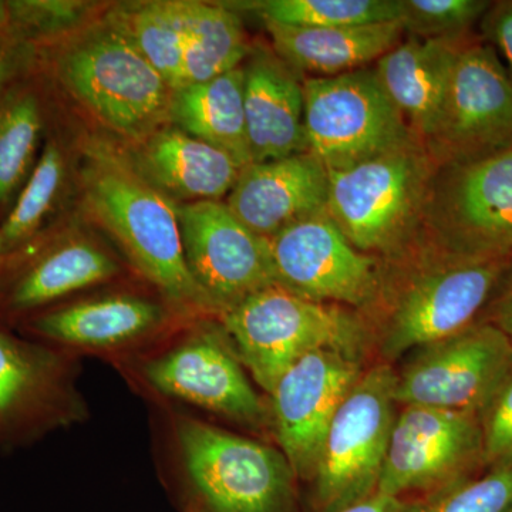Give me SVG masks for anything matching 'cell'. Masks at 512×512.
I'll list each match as a JSON object with an SVG mask.
<instances>
[{
    "mask_svg": "<svg viewBox=\"0 0 512 512\" xmlns=\"http://www.w3.org/2000/svg\"><path fill=\"white\" fill-rule=\"evenodd\" d=\"M242 69L252 163L308 153L303 80L264 46L252 47Z\"/></svg>",
    "mask_w": 512,
    "mask_h": 512,
    "instance_id": "obj_18",
    "label": "cell"
},
{
    "mask_svg": "<svg viewBox=\"0 0 512 512\" xmlns=\"http://www.w3.org/2000/svg\"><path fill=\"white\" fill-rule=\"evenodd\" d=\"M8 33L22 42L74 32L92 16L93 3L79 0H12Z\"/></svg>",
    "mask_w": 512,
    "mask_h": 512,
    "instance_id": "obj_32",
    "label": "cell"
},
{
    "mask_svg": "<svg viewBox=\"0 0 512 512\" xmlns=\"http://www.w3.org/2000/svg\"><path fill=\"white\" fill-rule=\"evenodd\" d=\"M505 512H512V505H511V507H510V508H508V510H507V511H505Z\"/></svg>",
    "mask_w": 512,
    "mask_h": 512,
    "instance_id": "obj_41",
    "label": "cell"
},
{
    "mask_svg": "<svg viewBox=\"0 0 512 512\" xmlns=\"http://www.w3.org/2000/svg\"><path fill=\"white\" fill-rule=\"evenodd\" d=\"M481 30L512 82V0L491 3L481 19Z\"/></svg>",
    "mask_w": 512,
    "mask_h": 512,
    "instance_id": "obj_35",
    "label": "cell"
},
{
    "mask_svg": "<svg viewBox=\"0 0 512 512\" xmlns=\"http://www.w3.org/2000/svg\"><path fill=\"white\" fill-rule=\"evenodd\" d=\"M402 504L403 500L375 493L366 500L350 505V507L343 508L338 512H399Z\"/></svg>",
    "mask_w": 512,
    "mask_h": 512,
    "instance_id": "obj_38",
    "label": "cell"
},
{
    "mask_svg": "<svg viewBox=\"0 0 512 512\" xmlns=\"http://www.w3.org/2000/svg\"><path fill=\"white\" fill-rule=\"evenodd\" d=\"M46 379V359L0 335V417L9 416L32 399Z\"/></svg>",
    "mask_w": 512,
    "mask_h": 512,
    "instance_id": "obj_33",
    "label": "cell"
},
{
    "mask_svg": "<svg viewBox=\"0 0 512 512\" xmlns=\"http://www.w3.org/2000/svg\"><path fill=\"white\" fill-rule=\"evenodd\" d=\"M484 466L512 461V365L480 414Z\"/></svg>",
    "mask_w": 512,
    "mask_h": 512,
    "instance_id": "obj_34",
    "label": "cell"
},
{
    "mask_svg": "<svg viewBox=\"0 0 512 512\" xmlns=\"http://www.w3.org/2000/svg\"><path fill=\"white\" fill-rule=\"evenodd\" d=\"M244 69L173 90L171 126L224 151L242 168L252 163L244 107Z\"/></svg>",
    "mask_w": 512,
    "mask_h": 512,
    "instance_id": "obj_22",
    "label": "cell"
},
{
    "mask_svg": "<svg viewBox=\"0 0 512 512\" xmlns=\"http://www.w3.org/2000/svg\"><path fill=\"white\" fill-rule=\"evenodd\" d=\"M396 402L480 414L512 365V340L485 320L407 353Z\"/></svg>",
    "mask_w": 512,
    "mask_h": 512,
    "instance_id": "obj_10",
    "label": "cell"
},
{
    "mask_svg": "<svg viewBox=\"0 0 512 512\" xmlns=\"http://www.w3.org/2000/svg\"><path fill=\"white\" fill-rule=\"evenodd\" d=\"M329 174L311 153L252 163L229 192V210L258 237L268 239L326 212Z\"/></svg>",
    "mask_w": 512,
    "mask_h": 512,
    "instance_id": "obj_17",
    "label": "cell"
},
{
    "mask_svg": "<svg viewBox=\"0 0 512 512\" xmlns=\"http://www.w3.org/2000/svg\"><path fill=\"white\" fill-rule=\"evenodd\" d=\"M25 43L8 32H0V90L15 76L23 63Z\"/></svg>",
    "mask_w": 512,
    "mask_h": 512,
    "instance_id": "obj_37",
    "label": "cell"
},
{
    "mask_svg": "<svg viewBox=\"0 0 512 512\" xmlns=\"http://www.w3.org/2000/svg\"><path fill=\"white\" fill-rule=\"evenodd\" d=\"M104 20L136 47L171 89L183 87V0L120 3L111 8Z\"/></svg>",
    "mask_w": 512,
    "mask_h": 512,
    "instance_id": "obj_26",
    "label": "cell"
},
{
    "mask_svg": "<svg viewBox=\"0 0 512 512\" xmlns=\"http://www.w3.org/2000/svg\"><path fill=\"white\" fill-rule=\"evenodd\" d=\"M42 110L35 94H10L0 104V207L32 173L42 133Z\"/></svg>",
    "mask_w": 512,
    "mask_h": 512,
    "instance_id": "obj_28",
    "label": "cell"
},
{
    "mask_svg": "<svg viewBox=\"0 0 512 512\" xmlns=\"http://www.w3.org/2000/svg\"><path fill=\"white\" fill-rule=\"evenodd\" d=\"M231 348L222 326L202 329L177 348L148 362L144 376L165 396L258 426L266 417L264 403Z\"/></svg>",
    "mask_w": 512,
    "mask_h": 512,
    "instance_id": "obj_16",
    "label": "cell"
},
{
    "mask_svg": "<svg viewBox=\"0 0 512 512\" xmlns=\"http://www.w3.org/2000/svg\"><path fill=\"white\" fill-rule=\"evenodd\" d=\"M235 5L229 6L252 10L264 22L298 28H345L403 19L402 0H258Z\"/></svg>",
    "mask_w": 512,
    "mask_h": 512,
    "instance_id": "obj_27",
    "label": "cell"
},
{
    "mask_svg": "<svg viewBox=\"0 0 512 512\" xmlns=\"http://www.w3.org/2000/svg\"><path fill=\"white\" fill-rule=\"evenodd\" d=\"M185 261L218 315L279 285L268 239L258 237L225 201L178 204Z\"/></svg>",
    "mask_w": 512,
    "mask_h": 512,
    "instance_id": "obj_13",
    "label": "cell"
},
{
    "mask_svg": "<svg viewBox=\"0 0 512 512\" xmlns=\"http://www.w3.org/2000/svg\"><path fill=\"white\" fill-rule=\"evenodd\" d=\"M177 437L185 468L214 512H289L295 471L281 450L192 419Z\"/></svg>",
    "mask_w": 512,
    "mask_h": 512,
    "instance_id": "obj_9",
    "label": "cell"
},
{
    "mask_svg": "<svg viewBox=\"0 0 512 512\" xmlns=\"http://www.w3.org/2000/svg\"><path fill=\"white\" fill-rule=\"evenodd\" d=\"M127 156L144 180L181 204L222 201L242 170L224 151L168 124L134 143Z\"/></svg>",
    "mask_w": 512,
    "mask_h": 512,
    "instance_id": "obj_20",
    "label": "cell"
},
{
    "mask_svg": "<svg viewBox=\"0 0 512 512\" xmlns=\"http://www.w3.org/2000/svg\"><path fill=\"white\" fill-rule=\"evenodd\" d=\"M396 370H365L330 424L316 470L319 512H338L376 493L399 404Z\"/></svg>",
    "mask_w": 512,
    "mask_h": 512,
    "instance_id": "obj_8",
    "label": "cell"
},
{
    "mask_svg": "<svg viewBox=\"0 0 512 512\" xmlns=\"http://www.w3.org/2000/svg\"><path fill=\"white\" fill-rule=\"evenodd\" d=\"M9 28V9L8 2L0 0V32H8Z\"/></svg>",
    "mask_w": 512,
    "mask_h": 512,
    "instance_id": "obj_39",
    "label": "cell"
},
{
    "mask_svg": "<svg viewBox=\"0 0 512 512\" xmlns=\"http://www.w3.org/2000/svg\"><path fill=\"white\" fill-rule=\"evenodd\" d=\"M264 23L276 56L296 73L308 77H333L366 69L406 36L402 20L345 28Z\"/></svg>",
    "mask_w": 512,
    "mask_h": 512,
    "instance_id": "obj_21",
    "label": "cell"
},
{
    "mask_svg": "<svg viewBox=\"0 0 512 512\" xmlns=\"http://www.w3.org/2000/svg\"><path fill=\"white\" fill-rule=\"evenodd\" d=\"M221 326L252 379L271 394L296 362L320 349L360 353L369 332L359 316L274 285L222 313Z\"/></svg>",
    "mask_w": 512,
    "mask_h": 512,
    "instance_id": "obj_3",
    "label": "cell"
},
{
    "mask_svg": "<svg viewBox=\"0 0 512 512\" xmlns=\"http://www.w3.org/2000/svg\"><path fill=\"white\" fill-rule=\"evenodd\" d=\"M3 254H5V248H3L2 239H0V261H2Z\"/></svg>",
    "mask_w": 512,
    "mask_h": 512,
    "instance_id": "obj_40",
    "label": "cell"
},
{
    "mask_svg": "<svg viewBox=\"0 0 512 512\" xmlns=\"http://www.w3.org/2000/svg\"><path fill=\"white\" fill-rule=\"evenodd\" d=\"M484 312V319L481 320L491 323L512 340V268L505 275Z\"/></svg>",
    "mask_w": 512,
    "mask_h": 512,
    "instance_id": "obj_36",
    "label": "cell"
},
{
    "mask_svg": "<svg viewBox=\"0 0 512 512\" xmlns=\"http://www.w3.org/2000/svg\"><path fill=\"white\" fill-rule=\"evenodd\" d=\"M468 40L407 36L373 66L384 92L424 146L439 130L454 67Z\"/></svg>",
    "mask_w": 512,
    "mask_h": 512,
    "instance_id": "obj_19",
    "label": "cell"
},
{
    "mask_svg": "<svg viewBox=\"0 0 512 512\" xmlns=\"http://www.w3.org/2000/svg\"><path fill=\"white\" fill-rule=\"evenodd\" d=\"M279 286L320 303L365 309L382 291V268L357 251L328 212L313 215L269 241Z\"/></svg>",
    "mask_w": 512,
    "mask_h": 512,
    "instance_id": "obj_12",
    "label": "cell"
},
{
    "mask_svg": "<svg viewBox=\"0 0 512 512\" xmlns=\"http://www.w3.org/2000/svg\"><path fill=\"white\" fill-rule=\"evenodd\" d=\"M421 228L443 254L512 259V144L437 165Z\"/></svg>",
    "mask_w": 512,
    "mask_h": 512,
    "instance_id": "obj_5",
    "label": "cell"
},
{
    "mask_svg": "<svg viewBox=\"0 0 512 512\" xmlns=\"http://www.w3.org/2000/svg\"><path fill=\"white\" fill-rule=\"evenodd\" d=\"M55 69L74 100L133 144L170 123L173 89L107 20L67 42Z\"/></svg>",
    "mask_w": 512,
    "mask_h": 512,
    "instance_id": "obj_2",
    "label": "cell"
},
{
    "mask_svg": "<svg viewBox=\"0 0 512 512\" xmlns=\"http://www.w3.org/2000/svg\"><path fill=\"white\" fill-rule=\"evenodd\" d=\"M512 505V461L490 467L481 477H467L414 501L399 512H505Z\"/></svg>",
    "mask_w": 512,
    "mask_h": 512,
    "instance_id": "obj_30",
    "label": "cell"
},
{
    "mask_svg": "<svg viewBox=\"0 0 512 512\" xmlns=\"http://www.w3.org/2000/svg\"><path fill=\"white\" fill-rule=\"evenodd\" d=\"M484 466L483 431L477 413L402 406L376 493L403 500L431 493Z\"/></svg>",
    "mask_w": 512,
    "mask_h": 512,
    "instance_id": "obj_11",
    "label": "cell"
},
{
    "mask_svg": "<svg viewBox=\"0 0 512 512\" xmlns=\"http://www.w3.org/2000/svg\"><path fill=\"white\" fill-rule=\"evenodd\" d=\"M437 163L417 140L363 163L328 171L326 212L363 254H394L419 231Z\"/></svg>",
    "mask_w": 512,
    "mask_h": 512,
    "instance_id": "obj_4",
    "label": "cell"
},
{
    "mask_svg": "<svg viewBox=\"0 0 512 512\" xmlns=\"http://www.w3.org/2000/svg\"><path fill=\"white\" fill-rule=\"evenodd\" d=\"M184 2V86L238 69L251 53L238 12L221 3Z\"/></svg>",
    "mask_w": 512,
    "mask_h": 512,
    "instance_id": "obj_24",
    "label": "cell"
},
{
    "mask_svg": "<svg viewBox=\"0 0 512 512\" xmlns=\"http://www.w3.org/2000/svg\"><path fill=\"white\" fill-rule=\"evenodd\" d=\"M64 174L66 161L62 150L55 143L47 144L0 228L5 252L28 241L42 227L62 191Z\"/></svg>",
    "mask_w": 512,
    "mask_h": 512,
    "instance_id": "obj_29",
    "label": "cell"
},
{
    "mask_svg": "<svg viewBox=\"0 0 512 512\" xmlns=\"http://www.w3.org/2000/svg\"><path fill=\"white\" fill-rule=\"evenodd\" d=\"M303 97L308 153L328 171L345 170L420 140L384 92L375 67L306 77Z\"/></svg>",
    "mask_w": 512,
    "mask_h": 512,
    "instance_id": "obj_6",
    "label": "cell"
},
{
    "mask_svg": "<svg viewBox=\"0 0 512 512\" xmlns=\"http://www.w3.org/2000/svg\"><path fill=\"white\" fill-rule=\"evenodd\" d=\"M119 265L99 245L76 238L50 249L30 266L13 289L12 303L32 309L80 289L107 281Z\"/></svg>",
    "mask_w": 512,
    "mask_h": 512,
    "instance_id": "obj_25",
    "label": "cell"
},
{
    "mask_svg": "<svg viewBox=\"0 0 512 512\" xmlns=\"http://www.w3.org/2000/svg\"><path fill=\"white\" fill-rule=\"evenodd\" d=\"M406 36L423 39H460L481 22L487 0H402Z\"/></svg>",
    "mask_w": 512,
    "mask_h": 512,
    "instance_id": "obj_31",
    "label": "cell"
},
{
    "mask_svg": "<svg viewBox=\"0 0 512 512\" xmlns=\"http://www.w3.org/2000/svg\"><path fill=\"white\" fill-rule=\"evenodd\" d=\"M164 319V309L157 303L140 296L117 295L47 313L36 320L35 329L66 345L109 348L150 333Z\"/></svg>",
    "mask_w": 512,
    "mask_h": 512,
    "instance_id": "obj_23",
    "label": "cell"
},
{
    "mask_svg": "<svg viewBox=\"0 0 512 512\" xmlns=\"http://www.w3.org/2000/svg\"><path fill=\"white\" fill-rule=\"evenodd\" d=\"M84 204L131 264L170 301L215 312L185 261L178 204L141 177L127 153L103 140L84 148Z\"/></svg>",
    "mask_w": 512,
    "mask_h": 512,
    "instance_id": "obj_1",
    "label": "cell"
},
{
    "mask_svg": "<svg viewBox=\"0 0 512 512\" xmlns=\"http://www.w3.org/2000/svg\"><path fill=\"white\" fill-rule=\"evenodd\" d=\"M363 372L360 353L320 349L302 357L276 383L272 421L296 478H315L330 424Z\"/></svg>",
    "mask_w": 512,
    "mask_h": 512,
    "instance_id": "obj_14",
    "label": "cell"
},
{
    "mask_svg": "<svg viewBox=\"0 0 512 512\" xmlns=\"http://www.w3.org/2000/svg\"><path fill=\"white\" fill-rule=\"evenodd\" d=\"M511 268L512 259L458 258L436 251V259H427L394 298L380 333L384 359L392 362L478 322Z\"/></svg>",
    "mask_w": 512,
    "mask_h": 512,
    "instance_id": "obj_7",
    "label": "cell"
},
{
    "mask_svg": "<svg viewBox=\"0 0 512 512\" xmlns=\"http://www.w3.org/2000/svg\"><path fill=\"white\" fill-rule=\"evenodd\" d=\"M511 144V79L493 47L470 39L458 55L439 130L427 150L441 165Z\"/></svg>",
    "mask_w": 512,
    "mask_h": 512,
    "instance_id": "obj_15",
    "label": "cell"
}]
</instances>
